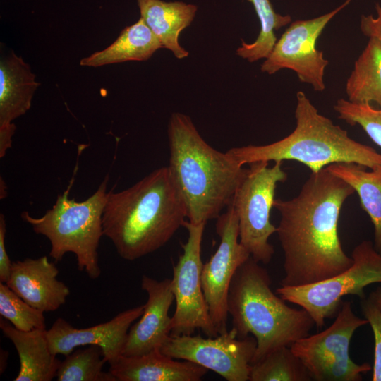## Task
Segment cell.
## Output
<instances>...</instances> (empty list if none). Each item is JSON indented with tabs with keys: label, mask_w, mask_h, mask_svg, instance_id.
Here are the masks:
<instances>
[{
	"label": "cell",
	"mask_w": 381,
	"mask_h": 381,
	"mask_svg": "<svg viewBox=\"0 0 381 381\" xmlns=\"http://www.w3.org/2000/svg\"><path fill=\"white\" fill-rule=\"evenodd\" d=\"M354 192L325 167L311 172L293 198L274 200L280 216L276 233L284 253L281 286L315 283L351 266L338 227L342 206Z\"/></svg>",
	"instance_id": "cell-1"
},
{
	"label": "cell",
	"mask_w": 381,
	"mask_h": 381,
	"mask_svg": "<svg viewBox=\"0 0 381 381\" xmlns=\"http://www.w3.org/2000/svg\"><path fill=\"white\" fill-rule=\"evenodd\" d=\"M186 219L181 195L162 167L126 190L107 193L103 234L120 257L133 261L164 246Z\"/></svg>",
	"instance_id": "cell-2"
},
{
	"label": "cell",
	"mask_w": 381,
	"mask_h": 381,
	"mask_svg": "<svg viewBox=\"0 0 381 381\" xmlns=\"http://www.w3.org/2000/svg\"><path fill=\"white\" fill-rule=\"evenodd\" d=\"M168 138V167L184 201L188 221L199 224L217 219L231 204L248 169L210 146L182 113L171 114Z\"/></svg>",
	"instance_id": "cell-3"
},
{
	"label": "cell",
	"mask_w": 381,
	"mask_h": 381,
	"mask_svg": "<svg viewBox=\"0 0 381 381\" xmlns=\"http://www.w3.org/2000/svg\"><path fill=\"white\" fill-rule=\"evenodd\" d=\"M296 127L274 143L232 147L226 152L240 165L256 162L294 160L318 172L335 163L381 166V154L349 137L347 131L320 114L303 91L296 93Z\"/></svg>",
	"instance_id": "cell-4"
},
{
	"label": "cell",
	"mask_w": 381,
	"mask_h": 381,
	"mask_svg": "<svg viewBox=\"0 0 381 381\" xmlns=\"http://www.w3.org/2000/svg\"><path fill=\"white\" fill-rule=\"evenodd\" d=\"M267 270L251 257L236 270L229 286L227 310L238 337L256 340L255 362L282 346L290 347L315 326L303 308H294L273 292Z\"/></svg>",
	"instance_id": "cell-5"
},
{
	"label": "cell",
	"mask_w": 381,
	"mask_h": 381,
	"mask_svg": "<svg viewBox=\"0 0 381 381\" xmlns=\"http://www.w3.org/2000/svg\"><path fill=\"white\" fill-rule=\"evenodd\" d=\"M74 181L59 195L52 209L39 218L28 212L21 214L36 234L46 236L50 241L49 255L56 262L67 253H73L79 271L85 272L91 279L101 274L97 249L103 234L102 214L107 197L105 177L95 193L87 200L77 202L68 194Z\"/></svg>",
	"instance_id": "cell-6"
},
{
	"label": "cell",
	"mask_w": 381,
	"mask_h": 381,
	"mask_svg": "<svg viewBox=\"0 0 381 381\" xmlns=\"http://www.w3.org/2000/svg\"><path fill=\"white\" fill-rule=\"evenodd\" d=\"M351 257V266L332 277L301 286H281L276 293L306 310L315 327L321 328L326 319L337 315L344 296L355 295L363 299L367 286L381 283V254L373 243L363 241L354 247Z\"/></svg>",
	"instance_id": "cell-7"
},
{
	"label": "cell",
	"mask_w": 381,
	"mask_h": 381,
	"mask_svg": "<svg viewBox=\"0 0 381 381\" xmlns=\"http://www.w3.org/2000/svg\"><path fill=\"white\" fill-rule=\"evenodd\" d=\"M249 166L231 204L238 217L241 243L253 259L267 264L274 253L269 238L277 232V226L270 221L276 188L287 179L288 174L282 168V161L274 162L272 167L268 162Z\"/></svg>",
	"instance_id": "cell-8"
},
{
	"label": "cell",
	"mask_w": 381,
	"mask_h": 381,
	"mask_svg": "<svg viewBox=\"0 0 381 381\" xmlns=\"http://www.w3.org/2000/svg\"><path fill=\"white\" fill-rule=\"evenodd\" d=\"M367 324L366 319L354 313L351 301H343L329 327L297 340L290 348L304 364L312 380L361 381L372 367L368 363H355L349 349L355 332Z\"/></svg>",
	"instance_id": "cell-9"
},
{
	"label": "cell",
	"mask_w": 381,
	"mask_h": 381,
	"mask_svg": "<svg viewBox=\"0 0 381 381\" xmlns=\"http://www.w3.org/2000/svg\"><path fill=\"white\" fill-rule=\"evenodd\" d=\"M206 224H193L186 221L183 225L188 239L181 245L183 253L173 267L171 289L176 308L171 317L170 336L191 335L201 329L207 337L218 333L211 319L201 284V247Z\"/></svg>",
	"instance_id": "cell-10"
},
{
	"label": "cell",
	"mask_w": 381,
	"mask_h": 381,
	"mask_svg": "<svg viewBox=\"0 0 381 381\" xmlns=\"http://www.w3.org/2000/svg\"><path fill=\"white\" fill-rule=\"evenodd\" d=\"M351 1L346 0L318 17L291 22L262 64L261 71L272 75L284 68L290 69L301 83L310 85L315 91H323L325 71L329 61L317 49V40L328 23Z\"/></svg>",
	"instance_id": "cell-11"
},
{
	"label": "cell",
	"mask_w": 381,
	"mask_h": 381,
	"mask_svg": "<svg viewBox=\"0 0 381 381\" xmlns=\"http://www.w3.org/2000/svg\"><path fill=\"white\" fill-rule=\"evenodd\" d=\"M256 340L238 337L233 327L216 337L169 336L160 347L164 354L193 362L212 370L227 381L249 380Z\"/></svg>",
	"instance_id": "cell-12"
},
{
	"label": "cell",
	"mask_w": 381,
	"mask_h": 381,
	"mask_svg": "<svg viewBox=\"0 0 381 381\" xmlns=\"http://www.w3.org/2000/svg\"><path fill=\"white\" fill-rule=\"evenodd\" d=\"M220 243L215 253L202 265L201 284L210 315L218 334L226 332L227 298L230 284L250 255L239 241L238 221L231 204L217 219Z\"/></svg>",
	"instance_id": "cell-13"
},
{
	"label": "cell",
	"mask_w": 381,
	"mask_h": 381,
	"mask_svg": "<svg viewBox=\"0 0 381 381\" xmlns=\"http://www.w3.org/2000/svg\"><path fill=\"white\" fill-rule=\"evenodd\" d=\"M144 305L121 312L111 320L87 328H77L59 318L47 330L52 352L67 356L76 348L97 345L107 363L122 355L132 324L142 315Z\"/></svg>",
	"instance_id": "cell-14"
},
{
	"label": "cell",
	"mask_w": 381,
	"mask_h": 381,
	"mask_svg": "<svg viewBox=\"0 0 381 381\" xmlns=\"http://www.w3.org/2000/svg\"><path fill=\"white\" fill-rule=\"evenodd\" d=\"M141 288L147 294V300L139 320L128 332L122 352L126 356H141L159 349L171 333L169 311L174 301L171 280L158 281L143 275Z\"/></svg>",
	"instance_id": "cell-15"
},
{
	"label": "cell",
	"mask_w": 381,
	"mask_h": 381,
	"mask_svg": "<svg viewBox=\"0 0 381 381\" xmlns=\"http://www.w3.org/2000/svg\"><path fill=\"white\" fill-rule=\"evenodd\" d=\"M59 270L47 256L12 262L7 286L31 306L53 312L66 303L70 289L56 277Z\"/></svg>",
	"instance_id": "cell-16"
},
{
	"label": "cell",
	"mask_w": 381,
	"mask_h": 381,
	"mask_svg": "<svg viewBox=\"0 0 381 381\" xmlns=\"http://www.w3.org/2000/svg\"><path fill=\"white\" fill-rule=\"evenodd\" d=\"M116 381H199L207 369L188 361H176L160 349L136 356H120L109 363Z\"/></svg>",
	"instance_id": "cell-17"
},
{
	"label": "cell",
	"mask_w": 381,
	"mask_h": 381,
	"mask_svg": "<svg viewBox=\"0 0 381 381\" xmlns=\"http://www.w3.org/2000/svg\"><path fill=\"white\" fill-rule=\"evenodd\" d=\"M40 85L30 66L13 52L0 60V133H14L12 121L30 108Z\"/></svg>",
	"instance_id": "cell-18"
},
{
	"label": "cell",
	"mask_w": 381,
	"mask_h": 381,
	"mask_svg": "<svg viewBox=\"0 0 381 381\" xmlns=\"http://www.w3.org/2000/svg\"><path fill=\"white\" fill-rule=\"evenodd\" d=\"M0 329L18 354L20 370L15 381H50L56 377L61 361L51 351L45 329L24 332L2 319Z\"/></svg>",
	"instance_id": "cell-19"
},
{
	"label": "cell",
	"mask_w": 381,
	"mask_h": 381,
	"mask_svg": "<svg viewBox=\"0 0 381 381\" xmlns=\"http://www.w3.org/2000/svg\"><path fill=\"white\" fill-rule=\"evenodd\" d=\"M142 18L160 42L162 48L170 50L179 59L187 57L179 37L193 20L198 7L182 1L136 0Z\"/></svg>",
	"instance_id": "cell-20"
},
{
	"label": "cell",
	"mask_w": 381,
	"mask_h": 381,
	"mask_svg": "<svg viewBox=\"0 0 381 381\" xmlns=\"http://www.w3.org/2000/svg\"><path fill=\"white\" fill-rule=\"evenodd\" d=\"M160 48L162 47L157 37L140 18L135 23L126 27L111 45L82 59L80 65L99 67L128 61H146Z\"/></svg>",
	"instance_id": "cell-21"
},
{
	"label": "cell",
	"mask_w": 381,
	"mask_h": 381,
	"mask_svg": "<svg viewBox=\"0 0 381 381\" xmlns=\"http://www.w3.org/2000/svg\"><path fill=\"white\" fill-rule=\"evenodd\" d=\"M326 168L358 194L361 206L374 227V248L381 254V166L368 170L356 163H335Z\"/></svg>",
	"instance_id": "cell-22"
},
{
	"label": "cell",
	"mask_w": 381,
	"mask_h": 381,
	"mask_svg": "<svg viewBox=\"0 0 381 381\" xmlns=\"http://www.w3.org/2000/svg\"><path fill=\"white\" fill-rule=\"evenodd\" d=\"M348 100L374 102L381 108V41L369 37L346 83Z\"/></svg>",
	"instance_id": "cell-23"
},
{
	"label": "cell",
	"mask_w": 381,
	"mask_h": 381,
	"mask_svg": "<svg viewBox=\"0 0 381 381\" xmlns=\"http://www.w3.org/2000/svg\"><path fill=\"white\" fill-rule=\"evenodd\" d=\"M248 1L254 7L260 21V30L253 42L246 43L242 40L236 54L252 63L269 56L277 42L275 31L291 23L292 19L289 15L276 13L270 0Z\"/></svg>",
	"instance_id": "cell-24"
},
{
	"label": "cell",
	"mask_w": 381,
	"mask_h": 381,
	"mask_svg": "<svg viewBox=\"0 0 381 381\" xmlns=\"http://www.w3.org/2000/svg\"><path fill=\"white\" fill-rule=\"evenodd\" d=\"M250 381H309L312 378L289 346L276 349L250 365Z\"/></svg>",
	"instance_id": "cell-25"
},
{
	"label": "cell",
	"mask_w": 381,
	"mask_h": 381,
	"mask_svg": "<svg viewBox=\"0 0 381 381\" xmlns=\"http://www.w3.org/2000/svg\"><path fill=\"white\" fill-rule=\"evenodd\" d=\"M106 362L97 345L75 349L61 361L56 377L58 381H116L109 371L102 370Z\"/></svg>",
	"instance_id": "cell-26"
},
{
	"label": "cell",
	"mask_w": 381,
	"mask_h": 381,
	"mask_svg": "<svg viewBox=\"0 0 381 381\" xmlns=\"http://www.w3.org/2000/svg\"><path fill=\"white\" fill-rule=\"evenodd\" d=\"M0 315L21 331L46 327L44 312L29 305L3 282H0Z\"/></svg>",
	"instance_id": "cell-27"
},
{
	"label": "cell",
	"mask_w": 381,
	"mask_h": 381,
	"mask_svg": "<svg viewBox=\"0 0 381 381\" xmlns=\"http://www.w3.org/2000/svg\"><path fill=\"white\" fill-rule=\"evenodd\" d=\"M333 109L339 119L351 126H360L372 141L381 147V108L340 98Z\"/></svg>",
	"instance_id": "cell-28"
},
{
	"label": "cell",
	"mask_w": 381,
	"mask_h": 381,
	"mask_svg": "<svg viewBox=\"0 0 381 381\" xmlns=\"http://www.w3.org/2000/svg\"><path fill=\"white\" fill-rule=\"evenodd\" d=\"M360 306L373 332L375 341L373 381H381V308L370 294L361 299Z\"/></svg>",
	"instance_id": "cell-29"
},
{
	"label": "cell",
	"mask_w": 381,
	"mask_h": 381,
	"mask_svg": "<svg viewBox=\"0 0 381 381\" xmlns=\"http://www.w3.org/2000/svg\"><path fill=\"white\" fill-rule=\"evenodd\" d=\"M376 16L362 15L360 28L362 33L369 37H376L381 41V5L375 4Z\"/></svg>",
	"instance_id": "cell-30"
},
{
	"label": "cell",
	"mask_w": 381,
	"mask_h": 381,
	"mask_svg": "<svg viewBox=\"0 0 381 381\" xmlns=\"http://www.w3.org/2000/svg\"><path fill=\"white\" fill-rule=\"evenodd\" d=\"M6 222L4 215L0 214V282L6 283L9 279L12 262L5 246Z\"/></svg>",
	"instance_id": "cell-31"
},
{
	"label": "cell",
	"mask_w": 381,
	"mask_h": 381,
	"mask_svg": "<svg viewBox=\"0 0 381 381\" xmlns=\"http://www.w3.org/2000/svg\"><path fill=\"white\" fill-rule=\"evenodd\" d=\"M370 294L373 296L376 303L381 308V286L377 287L375 291H372Z\"/></svg>",
	"instance_id": "cell-32"
}]
</instances>
